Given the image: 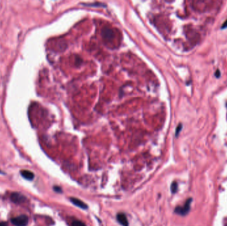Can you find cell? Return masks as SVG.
Here are the masks:
<instances>
[{
	"label": "cell",
	"instance_id": "obj_1",
	"mask_svg": "<svg viewBox=\"0 0 227 226\" xmlns=\"http://www.w3.org/2000/svg\"><path fill=\"white\" fill-rule=\"evenodd\" d=\"M192 198H189L183 206H177L175 209V212L182 216H185L189 212L191 209Z\"/></svg>",
	"mask_w": 227,
	"mask_h": 226
},
{
	"label": "cell",
	"instance_id": "obj_2",
	"mask_svg": "<svg viewBox=\"0 0 227 226\" xmlns=\"http://www.w3.org/2000/svg\"><path fill=\"white\" fill-rule=\"evenodd\" d=\"M28 218L25 215H21L12 219V224L15 226H26L28 224Z\"/></svg>",
	"mask_w": 227,
	"mask_h": 226
},
{
	"label": "cell",
	"instance_id": "obj_3",
	"mask_svg": "<svg viewBox=\"0 0 227 226\" xmlns=\"http://www.w3.org/2000/svg\"><path fill=\"white\" fill-rule=\"evenodd\" d=\"M11 200L15 204H21L25 201L26 198L20 193H13L11 196Z\"/></svg>",
	"mask_w": 227,
	"mask_h": 226
},
{
	"label": "cell",
	"instance_id": "obj_4",
	"mask_svg": "<svg viewBox=\"0 0 227 226\" xmlns=\"http://www.w3.org/2000/svg\"><path fill=\"white\" fill-rule=\"evenodd\" d=\"M117 221L120 223L122 226H128L129 224L126 215L123 213H119L117 214Z\"/></svg>",
	"mask_w": 227,
	"mask_h": 226
},
{
	"label": "cell",
	"instance_id": "obj_5",
	"mask_svg": "<svg viewBox=\"0 0 227 226\" xmlns=\"http://www.w3.org/2000/svg\"><path fill=\"white\" fill-rule=\"evenodd\" d=\"M70 200H71V202H72L73 203L74 205L78 206V208H82L83 209H86L88 208V206L86 205V204L84 202L80 200L79 199H78V198H70Z\"/></svg>",
	"mask_w": 227,
	"mask_h": 226
},
{
	"label": "cell",
	"instance_id": "obj_6",
	"mask_svg": "<svg viewBox=\"0 0 227 226\" xmlns=\"http://www.w3.org/2000/svg\"><path fill=\"white\" fill-rule=\"evenodd\" d=\"M21 174L23 178L27 180H31L34 178V174L29 170H22L21 172Z\"/></svg>",
	"mask_w": 227,
	"mask_h": 226
},
{
	"label": "cell",
	"instance_id": "obj_7",
	"mask_svg": "<svg viewBox=\"0 0 227 226\" xmlns=\"http://www.w3.org/2000/svg\"><path fill=\"white\" fill-rule=\"evenodd\" d=\"M177 188H178V185L177 184L176 182H174L172 183V184L171 186V190L172 193H176V192L177 191Z\"/></svg>",
	"mask_w": 227,
	"mask_h": 226
},
{
	"label": "cell",
	"instance_id": "obj_8",
	"mask_svg": "<svg viewBox=\"0 0 227 226\" xmlns=\"http://www.w3.org/2000/svg\"><path fill=\"white\" fill-rule=\"evenodd\" d=\"M71 226H86V225L80 221H78V220H75V221L73 222Z\"/></svg>",
	"mask_w": 227,
	"mask_h": 226
},
{
	"label": "cell",
	"instance_id": "obj_9",
	"mask_svg": "<svg viewBox=\"0 0 227 226\" xmlns=\"http://www.w3.org/2000/svg\"><path fill=\"white\" fill-rule=\"evenodd\" d=\"M54 190H55L56 192H58V193H61L62 192V190L61 188L60 187H58V186H55L54 187Z\"/></svg>",
	"mask_w": 227,
	"mask_h": 226
},
{
	"label": "cell",
	"instance_id": "obj_10",
	"mask_svg": "<svg viewBox=\"0 0 227 226\" xmlns=\"http://www.w3.org/2000/svg\"><path fill=\"white\" fill-rule=\"evenodd\" d=\"M0 226H8V224L5 222H0Z\"/></svg>",
	"mask_w": 227,
	"mask_h": 226
},
{
	"label": "cell",
	"instance_id": "obj_11",
	"mask_svg": "<svg viewBox=\"0 0 227 226\" xmlns=\"http://www.w3.org/2000/svg\"><path fill=\"white\" fill-rule=\"evenodd\" d=\"M215 76H216V77H217V78H219L220 76V71H219V70H217V71H216V72H215Z\"/></svg>",
	"mask_w": 227,
	"mask_h": 226
},
{
	"label": "cell",
	"instance_id": "obj_12",
	"mask_svg": "<svg viewBox=\"0 0 227 226\" xmlns=\"http://www.w3.org/2000/svg\"><path fill=\"white\" fill-rule=\"evenodd\" d=\"M226 27H227V20L226 21V22L222 25V27H221V28H222V29H224Z\"/></svg>",
	"mask_w": 227,
	"mask_h": 226
},
{
	"label": "cell",
	"instance_id": "obj_13",
	"mask_svg": "<svg viewBox=\"0 0 227 226\" xmlns=\"http://www.w3.org/2000/svg\"><path fill=\"white\" fill-rule=\"evenodd\" d=\"M181 125H180L179 127H178V130H177V131H176V135H177H177H178V133H179V131L181 130Z\"/></svg>",
	"mask_w": 227,
	"mask_h": 226
},
{
	"label": "cell",
	"instance_id": "obj_14",
	"mask_svg": "<svg viewBox=\"0 0 227 226\" xmlns=\"http://www.w3.org/2000/svg\"><path fill=\"white\" fill-rule=\"evenodd\" d=\"M226 226H227V225H226Z\"/></svg>",
	"mask_w": 227,
	"mask_h": 226
}]
</instances>
